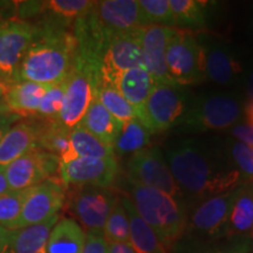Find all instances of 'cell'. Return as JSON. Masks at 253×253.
<instances>
[{
    "label": "cell",
    "instance_id": "ab89813d",
    "mask_svg": "<svg viewBox=\"0 0 253 253\" xmlns=\"http://www.w3.org/2000/svg\"><path fill=\"white\" fill-rule=\"evenodd\" d=\"M19 120H21L19 116L13 115V116H11V118L4 120V121H0V141L2 140V137H4L6 132L8 131V129L11 128L13 125H15Z\"/></svg>",
    "mask_w": 253,
    "mask_h": 253
},
{
    "label": "cell",
    "instance_id": "b9f144b4",
    "mask_svg": "<svg viewBox=\"0 0 253 253\" xmlns=\"http://www.w3.org/2000/svg\"><path fill=\"white\" fill-rule=\"evenodd\" d=\"M9 233H11V230H7L5 229V227L0 226V252L4 250L5 245L7 244Z\"/></svg>",
    "mask_w": 253,
    "mask_h": 253
},
{
    "label": "cell",
    "instance_id": "681fc988",
    "mask_svg": "<svg viewBox=\"0 0 253 253\" xmlns=\"http://www.w3.org/2000/svg\"><path fill=\"white\" fill-rule=\"evenodd\" d=\"M251 233H252V237H253V224H252V229H251Z\"/></svg>",
    "mask_w": 253,
    "mask_h": 253
},
{
    "label": "cell",
    "instance_id": "ba28073f",
    "mask_svg": "<svg viewBox=\"0 0 253 253\" xmlns=\"http://www.w3.org/2000/svg\"><path fill=\"white\" fill-rule=\"evenodd\" d=\"M119 199L109 189L96 186L74 188L69 198V210L87 233L103 236V229Z\"/></svg>",
    "mask_w": 253,
    "mask_h": 253
},
{
    "label": "cell",
    "instance_id": "4dcf8cb0",
    "mask_svg": "<svg viewBox=\"0 0 253 253\" xmlns=\"http://www.w3.org/2000/svg\"><path fill=\"white\" fill-rule=\"evenodd\" d=\"M96 99L122 125L137 119L135 109L132 108L131 104L119 93L114 86L101 84L99 90H97Z\"/></svg>",
    "mask_w": 253,
    "mask_h": 253
},
{
    "label": "cell",
    "instance_id": "30bf717a",
    "mask_svg": "<svg viewBox=\"0 0 253 253\" xmlns=\"http://www.w3.org/2000/svg\"><path fill=\"white\" fill-rule=\"evenodd\" d=\"M129 181L158 190L176 198L182 196L163 155L158 148H144L131 154L126 164Z\"/></svg>",
    "mask_w": 253,
    "mask_h": 253
},
{
    "label": "cell",
    "instance_id": "d4e9b609",
    "mask_svg": "<svg viewBox=\"0 0 253 253\" xmlns=\"http://www.w3.org/2000/svg\"><path fill=\"white\" fill-rule=\"evenodd\" d=\"M37 145L39 149L58 156L60 162L65 161L71 151V130L58 121L40 119Z\"/></svg>",
    "mask_w": 253,
    "mask_h": 253
},
{
    "label": "cell",
    "instance_id": "f35d334b",
    "mask_svg": "<svg viewBox=\"0 0 253 253\" xmlns=\"http://www.w3.org/2000/svg\"><path fill=\"white\" fill-rule=\"evenodd\" d=\"M108 253H136L130 243H113L108 244Z\"/></svg>",
    "mask_w": 253,
    "mask_h": 253
},
{
    "label": "cell",
    "instance_id": "ffe728a7",
    "mask_svg": "<svg viewBox=\"0 0 253 253\" xmlns=\"http://www.w3.org/2000/svg\"><path fill=\"white\" fill-rule=\"evenodd\" d=\"M155 82L145 67H136L123 72L114 81L113 86L131 104L138 120L143 116L148 96Z\"/></svg>",
    "mask_w": 253,
    "mask_h": 253
},
{
    "label": "cell",
    "instance_id": "9c48e42d",
    "mask_svg": "<svg viewBox=\"0 0 253 253\" xmlns=\"http://www.w3.org/2000/svg\"><path fill=\"white\" fill-rule=\"evenodd\" d=\"M38 36L39 30L33 23L0 21V80L5 86L14 81L19 66Z\"/></svg>",
    "mask_w": 253,
    "mask_h": 253
},
{
    "label": "cell",
    "instance_id": "5bb4252c",
    "mask_svg": "<svg viewBox=\"0 0 253 253\" xmlns=\"http://www.w3.org/2000/svg\"><path fill=\"white\" fill-rule=\"evenodd\" d=\"M59 172L65 188L96 186L109 189L118 176V163L115 157H77L68 162L60 163Z\"/></svg>",
    "mask_w": 253,
    "mask_h": 253
},
{
    "label": "cell",
    "instance_id": "7402d4cb",
    "mask_svg": "<svg viewBox=\"0 0 253 253\" xmlns=\"http://www.w3.org/2000/svg\"><path fill=\"white\" fill-rule=\"evenodd\" d=\"M86 232L74 219L58 220L47 240L46 253H82Z\"/></svg>",
    "mask_w": 253,
    "mask_h": 253
},
{
    "label": "cell",
    "instance_id": "9a60e30c",
    "mask_svg": "<svg viewBox=\"0 0 253 253\" xmlns=\"http://www.w3.org/2000/svg\"><path fill=\"white\" fill-rule=\"evenodd\" d=\"M175 30V27L158 25H147L140 28L143 62L155 84H175L169 77L166 62L168 41Z\"/></svg>",
    "mask_w": 253,
    "mask_h": 253
},
{
    "label": "cell",
    "instance_id": "f546056e",
    "mask_svg": "<svg viewBox=\"0 0 253 253\" xmlns=\"http://www.w3.org/2000/svg\"><path fill=\"white\" fill-rule=\"evenodd\" d=\"M151 134L138 119L132 120L122 126L121 131L114 143V154H134L148 148Z\"/></svg>",
    "mask_w": 253,
    "mask_h": 253
},
{
    "label": "cell",
    "instance_id": "6da1fadb",
    "mask_svg": "<svg viewBox=\"0 0 253 253\" xmlns=\"http://www.w3.org/2000/svg\"><path fill=\"white\" fill-rule=\"evenodd\" d=\"M168 167L179 188L199 197H212L238 188L240 172L221 166L218 155L192 141H184L167 153Z\"/></svg>",
    "mask_w": 253,
    "mask_h": 253
},
{
    "label": "cell",
    "instance_id": "836d02e7",
    "mask_svg": "<svg viewBox=\"0 0 253 253\" xmlns=\"http://www.w3.org/2000/svg\"><path fill=\"white\" fill-rule=\"evenodd\" d=\"M138 5L147 25L175 27L169 0H138Z\"/></svg>",
    "mask_w": 253,
    "mask_h": 253
},
{
    "label": "cell",
    "instance_id": "8992f818",
    "mask_svg": "<svg viewBox=\"0 0 253 253\" xmlns=\"http://www.w3.org/2000/svg\"><path fill=\"white\" fill-rule=\"evenodd\" d=\"M166 62L177 86L197 84L207 79L204 47L190 31L176 28L168 41Z\"/></svg>",
    "mask_w": 253,
    "mask_h": 253
},
{
    "label": "cell",
    "instance_id": "52a82bcc",
    "mask_svg": "<svg viewBox=\"0 0 253 253\" xmlns=\"http://www.w3.org/2000/svg\"><path fill=\"white\" fill-rule=\"evenodd\" d=\"M188 94L181 86L155 84L140 121L151 135L178 126L189 108Z\"/></svg>",
    "mask_w": 253,
    "mask_h": 253
},
{
    "label": "cell",
    "instance_id": "7dc6e473",
    "mask_svg": "<svg viewBox=\"0 0 253 253\" xmlns=\"http://www.w3.org/2000/svg\"><path fill=\"white\" fill-rule=\"evenodd\" d=\"M38 253H46V250H45V248H43L42 250H40V251L38 252Z\"/></svg>",
    "mask_w": 253,
    "mask_h": 253
},
{
    "label": "cell",
    "instance_id": "8d00e7d4",
    "mask_svg": "<svg viewBox=\"0 0 253 253\" xmlns=\"http://www.w3.org/2000/svg\"><path fill=\"white\" fill-rule=\"evenodd\" d=\"M82 253H108V243L101 235L86 233Z\"/></svg>",
    "mask_w": 253,
    "mask_h": 253
},
{
    "label": "cell",
    "instance_id": "60d3db41",
    "mask_svg": "<svg viewBox=\"0 0 253 253\" xmlns=\"http://www.w3.org/2000/svg\"><path fill=\"white\" fill-rule=\"evenodd\" d=\"M9 191V185L6 178L5 167H0V196Z\"/></svg>",
    "mask_w": 253,
    "mask_h": 253
},
{
    "label": "cell",
    "instance_id": "c3c4849f",
    "mask_svg": "<svg viewBox=\"0 0 253 253\" xmlns=\"http://www.w3.org/2000/svg\"><path fill=\"white\" fill-rule=\"evenodd\" d=\"M218 253H242V252H218Z\"/></svg>",
    "mask_w": 253,
    "mask_h": 253
},
{
    "label": "cell",
    "instance_id": "f1b7e54d",
    "mask_svg": "<svg viewBox=\"0 0 253 253\" xmlns=\"http://www.w3.org/2000/svg\"><path fill=\"white\" fill-rule=\"evenodd\" d=\"M208 1L199 0H169V6L173 15L175 28L183 30H201L207 26Z\"/></svg>",
    "mask_w": 253,
    "mask_h": 253
},
{
    "label": "cell",
    "instance_id": "7c38bea8",
    "mask_svg": "<svg viewBox=\"0 0 253 253\" xmlns=\"http://www.w3.org/2000/svg\"><path fill=\"white\" fill-rule=\"evenodd\" d=\"M66 199V188L62 181L52 177L28 189L23 210L15 230L37 225L56 216Z\"/></svg>",
    "mask_w": 253,
    "mask_h": 253
},
{
    "label": "cell",
    "instance_id": "83f0119b",
    "mask_svg": "<svg viewBox=\"0 0 253 253\" xmlns=\"http://www.w3.org/2000/svg\"><path fill=\"white\" fill-rule=\"evenodd\" d=\"M94 4L95 1L90 0H49L43 1L40 17H46L65 26L73 27L75 21L87 14Z\"/></svg>",
    "mask_w": 253,
    "mask_h": 253
},
{
    "label": "cell",
    "instance_id": "277c9868",
    "mask_svg": "<svg viewBox=\"0 0 253 253\" xmlns=\"http://www.w3.org/2000/svg\"><path fill=\"white\" fill-rule=\"evenodd\" d=\"M101 86L100 66L77 55L66 79V90L58 122L72 130L80 125Z\"/></svg>",
    "mask_w": 253,
    "mask_h": 253
},
{
    "label": "cell",
    "instance_id": "d6986e66",
    "mask_svg": "<svg viewBox=\"0 0 253 253\" xmlns=\"http://www.w3.org/2000/svg\"><path fill=\"white\" fill-rule=\"evenodd\" d=\"M49 86L30 81H19L6 86L5 107L20 119L38 115L40 102Z\"/></svg>",
    "mask_w": 253,
    "mask_h": 253
},
{
    "label": "cell",
    "instance_id": "484cf974",
    "mask_svg": "<svg viewBox=\"0 0 253 253\" xmlns=\"http://www.w3.org/2000/svg\"><path fill=\"white\" fill-rule=\"evenodd\" d=\"M253 224V186H238L236 198L225 224L226 233H248Z\"/></svg>",
    "mask_w": 253,
    "mask_h": 253
},
{
    "label": "cell",
    "instance_id": "7a4b0ae2",
    "mask_svg": "<svg viewBox=\"0 0 253 253\" xmlns=\"http://www.w3.org/2000/svg\"><path fill=\"white\" fill-rule=\"evenodd\" d=\"M38 30V39L25 54L12 84L30 81L53 86L65 81L72 71L78 53L72 30Z\"/></svg>",
    "mask_w": 253,
    "mask_h": 253
},
{
    "label": "cell",
    "instance_id": "e575fe53",
    "mask_svg": "<svg viewBox=\"0 0 253 253\" xmlns=\"http://www.w3.org/2000/svg\"><path fill=\"white\" fill-rule=\"evenodd\" d=\"M66 90V80L58 84L49 86L40 102L38 118L47 121H58L60 110L62 108L63 96Z\"/></svg>",
    "mask_w": 253,
    "mask_h": 253
},
{
    "label": "cell",
    "instance_id": "ee69618b",
    "mask_svg": "<svg viewBox=\"0 0 253 253\" xmlns=\"http://www.w3.org/2000/svg\"><path fill=\"white\" fill-rule=\"evenodd\" d=\"M246 93H248V96L250 99L253 100V72L249 77L248 84H246Z\"/></svg>",
    "mask_w": 253,
    "mask_h": 253
},
{
    "label": "cell",
    "instance_id": "d6a6232c",
    "mask_svg": "<svg viewBox=\"0 0 253 253\" xmlns=\"http://www.w3.org/2000/svg\"><path fill=\"white\" fill-rule=\"evenodd\" d=\"M103 238L108 244L129 243V219L121 199L110 212L103 229Z\"/></svg>",
    "mask_w": 253,
    "mask_h": 253
},
{
    "label": "cell",
    "instance_id": "d590c367",
    "mask_svg": "<svg viewBox=\"0 0 253 253\" xmlns=\"http://www.w3.org/2000/svg\"><path fill=\"white\" fill-rule=\"evenodd\" d=\"M230 156L239 168V172L253 177V147L242 142H232L230 145Z\"/></svg>",
    "mask_w": 253,
    "mask_h": 253
},
{
    "label": "cell",
    "instance_id": "603a6c76",
    "mask_svg": "<svg viewBox=\"0 0 253 253\" xmlns=\"http://www.w3.org/2000/svg\"><path fill=\"white\" fill-rule=\"evenodd\" d=\"M79 126L113 147L123 125L104 108L99 100L94 99Z\"/></svg>",
    "mask_w": 253,
    "mask_h": 253
},
{
    "label": "cell",
    "instance_id": "ac0fdd59",
    "mask_svg": "<svg viewBox=\"0 0 253 253\" xmlns=\"http://www.w3.org/2000/svg\"><path fill=\"white\" fill-rule=\"evenodd\" d=\"M203 47L207 78L219 84H233L242 73V66L235 52L224 43H204Z\"/></svg>",
    "mask_w": 253,
    "mask_h": 253
},
{
    "label": "cell",
    "instance_id": "2e32d148",
    "mask_svg": "<svg viewBox=\"0 0 253 253\" xmlns=\"http://www.w3.org/2000/svg\"><path fill=\"white\" fill-rule=\"evenodd\" d=\"M40 119L38 116L24 119L8 129L0 141V167H7L28 151L38 148Z\"/></svg>",
    "mask_w": 253,
    "mask_h": 253
},
{
    "label": "cell",
    "instance_id": "f6af8a7d",
    "mask_svg": "<svg viewBox=\"0 0 253 253\" xmlns=\"http://www.w3.org/2000/svg\"><path fill=\"white\" fill-rule=\"evenodd\" d=\"M5 95H6V86L4 82L0 80V106L5 107Z\"/></svg>",
    "mask_w": 253,
    "mask_h": 253
},
{
    "label": "cell",
    "instance_id": "4fadbf2b",
    "mask_svg": "<svg viewBox=\"0 0 253 253\" xmlns=\"http://www.w3.org/2000/svg\"><path fill=\"white\" fill-rule=\"evenodd\" d=\"M60 169V158L34 148L5 168L9 190L19 191L36 186L55 177Z\"/></svg>",
    "mask_w": 253,
    "mask_h": 253
},
{
    "label": "cell",
    "instance_id": "7bdbcfd3",
    "mask_svg": "<svg viewBox=\"0 0 253 253\" xmlns=\"http://www.w3.org/2000/svg\"><path fill=\"white\" fill-rule=\"evenodd\" d=\"M245 115H246V119H248L249 125L253 126V100H251L248 104H246Z\"/></svg>",
    "mask_w": 253,
    "mask_h": 253
},
{
    "label": "cell",
    "instance_id": "74e56055",
    "mask_svg": "<svg viewBox=\"0 0 253 253\" xmlns=\"http://www.w3.org/2000/svg\"><path fill=\"white\" fill-rule=\"evenodd\" d=\"M232 135L242 143L253 147V126L248 125H237L232 128Z\"/></svg>",
    "mask_w": 253,
    "mask_h": 253
},
{
    "label": "cell",
    "instance_id": "1f68e13d",
    "mask_svg": "<svg viewBox=\"0 0 253 253\" xmlns=\"http://www.w3.org/2000/svg\"><path fill=\"white\" fill-rule=\"evenodd\" d=\"M27 192L28 189L19 191L9 190L0 196V226L7 230H15Z\"/></svg>",
    "mask_w": 253,
    "mask_h": 253
},
{
    "label": "cell",
    "instance_id": "44dd1931",
    "mask_svg": "<svg viewBox=\"0 0 253 253\" xmlns=\"http://www.w3.org/2000/svg\"><path fill=\"white\" fill-rule=\"evenodd\" d=\"M59 220V214L43 223L11 230L7 244L0 253H38L46 246L49 233Z\"/></svg>",
    "mask_w": 253,
    "mask_h": 253
},
{
    "label": "cell",
    "instance_id": "e0dca14e",
    "mask_svg": "<svg viewBox=\"0 0 253 253\" xmlns=\"http://www.w3.org/2000/svg\"><path fill=\"white\" fill-rule=\"evenodd\" d=\"M238 188L225 194L212 196L198 205L192 213V225L202 232L213 235L225 226L231 207L235 201Z\"/></svg>",
    "mask_w": 253,
    "mask_h": 253
},
{
    "label": "cell",
    "instance_id": "3957f363",
    "mask_svg": "<svg viewBox=\"0 0 253 253\" xmlns=\"http://www.w3.org/2000/svg\"><path fill=\"white\" fill-rule=\"evenodd\" d=\"M132 204L163 246H170L185 229V213L171 196L129 181Z\"/></svg>",
    "mask_w": 253,
    "mask_h": 253
},
{
    "label": "cell",
    "instance_id": "bcb514c9",
    "mask_svg": "<svg viewBox=\"0 0 253 253\" xmlns=\"http://www.w3.org/2000/svg\"><path fill=\"white\" fill-rule=\"evenodd\" d=\"M14 114H11L8 112L7 109H6V107H2L0 106V121H4V120L11 118V116H13Z\"/></svg>",
    "mask_w": 253,
    "mask_h": 253
},
{
    "label": "cell",
    "instance_id": "8fae6325",
    "mask_svg": "<svg viewBox=\"0 0 253 253\" xmlns=\"http://www.w3.org/2000/svg\"><path fill=\"white\" fill-rule=\"evenodd\" d=\"M140 28L118 34L109 40L100 62L101 84L113 86L123 72L145 67L141 47Z\"/></svg>",
    "mask_w": 253,
    "mask_h": 253
},
{
    "label": "cell",
    "instance_id": "5b68a950",
    "mask_svg": "<svg viewBox=\"0 0 253 253\" xmlns=\"http://www.w3.org/2000/svg\"><path fill=\"white\" fill-rule=\"evenodd\" d=\"M242 114L238 99L230 94H209L199 96L189 104L185 115L178 123L179 131L203 132L232 126Z\"/></svg>",
    "mask_w": 253,
    "mask_h": 253
},
{
    "label": "cell",
    "instance_id": "cb8c5ba5",
    "mask_svg": "<svg viewBox=\"0 0 253 253\" xmlns=\"http://www.w3.org/2000/svg\"><path fill=\"white\" fill-rule=\"evenodd\" d=\"M129 219V243L136 253H166L153 229L137 213L128 197L121 198Z\"/></svg>",
    "mask_w": 253,
    "mask_h": 253
},
{
    "label": "cell",
    "instance_id": "4316f807",
    "mask_svg": "<svg viewBox=\"0 0 253 253\" xmlns=\"http://www.w3.org/2000/svg\"><path fill=\"white\" fill-rule=\"evenodd\" d=\"M77 157L84 158H109L114 157V148L104 143L93 134L82 128L75 126L71 130V151L68 157L60 163L68 162Z\"/></svg>",
    "mask_w": 253,
    "mask_h": 253
}]
</instances>
